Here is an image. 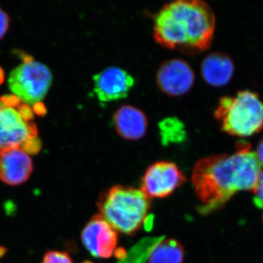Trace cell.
I'll return each instance as SVG.
<instances>
[{
    "instance_id": "6da1fadb",
    "label": "cell",
    "mask_w": 263,
    "mask_h": 263,
    "mask_svg": "<svg viewBox=\"0 0 263 263\" xmlns=\"http://www.w3.org/2000/svg\"><path fill=\"white\" fill-rule=\"evenodd\" d=\"M261 164L250 143L238 142L232 155H212L195 163L192 183L200 205L198 212L207 215L226 205L240 191L254 193Z\"/></svg>"
},
{
    "instance_id": "7a4b0ae2",
    "label": "cell",
    "mask_w": 263,
    "mask_h": 263,
    "mask_svg": "<svg viewBox=\"0 0 263 263\" xmlns=\"http://www.w3.org/2000/svg\"><path fill=\"white\" fill-rule=\"evenodd\" d=\"M215 15L201 0H177L162 7L155 18L154 36L164 47L204 51L212 45Z\"/></svg>"
},
{
    "instance_id": "3957f363",
    "label": "cell",
    "mask_w": 263,
    "mask_h": 263,
    "mask_svg": "<svg viewBox=\"0 0 263 263\" xmlns=\"http://www.w3.org/2000/svg\"><path fill=\"white\" fill-rule=\"evenodd\" d=\"M151 199L141 190L116 185L100 194L99 214L116 231L134 235L146 224Z\"/></svg>"
},
{
    "instance_id": "277c9868",
    "label": "cell",
    "mask_w": 263,
    "mask_h": 263,
    "mask_svg": "<svg viewBox=\"0 0 263 263\" xmlns=\"http://www.w3.org/2000/svg\"><path fill=\"white\" fill-rule=\"evenodd\" d=\"M214 117L230 136H252L263 129V103L257 93L241 90L234 96L221 98Z\"/></svg>"
},
{
    "instance_id": "5b68a950",
    "label": "cell",
    "mask_w": 263,
    "mask_h": 263,
    "mask_svg": "<svg viewBox=\"0 0 263 263\" xmlns=\"http://www.w3.org/2000/svg\"><path fill=\"white\" fill-rule=\"evenodd\" d=\"M53 76L41 62H24L10 72L8 86L13 95L27 105L41 102L51 87Z\"/></svg>"
},
{
    "instance_id": "8992f818",
    "label": "cell",
    "mask_w": 263,
    "mask_h": 263,
    "mask_svg": "<svg viewBox=\"0 0 263 263\" xmlns=\"http://www.w3.org/2000/svg\"><path fill=\"white\" fill-rule=\"evenodd\" d=\"M185 175L174 162L158 161L143 174L141 190L148 198H164L186 182Z\"/></svg>"
},
{
    "instance_id": "52a82bcc",
    "label": "cell",
    "mask_w": 263,
    "mask_h": 263,
    "mask_svg": "<svg viewBox=\"0 0 263 263\" xmlns=\"http://www.w3.org/2000/svg\"><path fill=\"white\" fill-rule=\"evenodd\" d=\"M83 245L91 255L108 259L117 250V231L100 214H96L85 226L81 233Z\"/></svg>"
},
{
    "instance_id": "ba28073f",
    "label": "cell",
    "mask_w": 263,
    "mask_h": 263,
    "mask_svg": "<svg viewBox=\"0 0 263 263\" xmlns=\"http://www.w3.org/2000/svg\"><path fill=\"white\" fill-rule=\"evenodd\" d=\"M37 135L36 126L24 120L16 109L0 105V150L21 148Z\"/></svg>"
},
{
    "instance_id": "9c48e42d",
    "label": "cell",
    "mask_w": 263,
    "mask_h": 263,
    "mask_svg": "<svg viewBox=\"0 0 263 263\" xmlns=\"http://www.w3.org/2000/svg\"><path fill=\"white\" fill-rule=\"evenodd\" d=\"M195 82V73L184 60L171 59L159 67L157 83L159 88L171 96H180L188 92Z\"/></svg>"
},
{
    "instance_id": "30bf717a",
    "label": "cell",
    "mask_w": 263,
    "mask_h": 263,
    "mask_svg": "<svg viewBox=\"0 0 263 263\" xmlns=\"http://www.w3.org/2000/svg\"><path fill=\"white\" fill-rule=\"evenodd\" d=\"M133 76L119 67H108L94 76V91L103 103L126 98L134 86Z\"/></svg>"
},
{
    "instance_id": "8fae6325",
    "label": "cell",
    "mask_w": 263,
    "mask_h": 263,
    "mask_svg": "<svg viewBox=\"0 0 263 263\" xmlns=\"http://www.w3.org/2000/svg\"><path fill=\"white\" fill-rule=\"evenodd\" d=\"M34 170L30 156L20 147L0 150V181L15 186L28 181Z\"/></svg>"
},
{
    "instance_id": "7c38bea8",
    "label": "cell",
    "mask_w": 263,
    "mask_h": 263,
    "mask_svg": "<svg viewBox=\"0 0 263 263\" xmlns=\"http://www.w3.org/2000/svg\"><path fill=\"white\" fill-rule=\"evenodd\" d=\"M114 124L119 136L126 140L136 141L146 134L148 119L139 108L124 105L114 114Z\"/></svg>"
},
{
    "instance_id": "4fadbf2b",
    "label": "cell",
    "mask_w": 263,
    "mask_h": 263,
    "mask_svg": "<svg viewBox=\"0 0 263 263\" xmlns=\"http://www.w3.org/2000/svg\"><path fill=\"white\" fill-rule=\"evenodd\" d=\"M200 70L205 82L214 87H221L231 80L234 64L228 55L214 52L204 58Z\"/></svg>"
},
{
    "instance_id": "5bb4252c",
    "label": "cell",
    "mask_w": 263,
    "mask_h": 263,
    "mask_svg": "<svg viewBox=\"0 0 263 263\" xmlns=\"http://www.w3.org/2000/svg\"><path fill=\"white\" fill-rule=\"evenodd\" d=\"M184 249L176 239L165 238L161 240L152 251L148 263H183Z\"/></svg>"
},
{
    "instance_id": "9a60e30c",
    "label": "cell",
    "mask_w": 263,
    "mask_h": 263,
    "mask_svg": "<svg viewBox=\"0 0 263 263\" xmlns=\"http://www.w3.org/2000/svg\"><path fill=\"white\" fill-rule=\"evenodd\" d=\"M164 236L147 237L138 241L127 252L125 259L118 263H145L149 258L156 246L163 239Z\"/></svg>"
},
{
    "instance_id": "2e32d148",
    "label": "cell",
    "mask_w": 263,
    "mask_h": 263,
    "mask_svg": "<svg viewBox=\"0 0 263 263\" xmlns=\"http://www.w3.org/2000/svg\"><path fill=\"white\" fill-rule=\"evenodd\" d=\"M160 130L162 143H180L186 138L183 123L177 118H167L160 123Z\"/></svg>"
},
{
    "instance_id": "e0dca14e",
    "label": "cell",
    "mask_w": 263,
    "mask_h": 263,
    "mask_svg": "<svg viewBox=\"0 0 263 263\" xmlns=\"http://www.w3.org/2000/svg\"><path fill=\"white\" fill-rule=\"evenodd\" d=\"M41 263H73V261L67 252L50 250L44 254Z\"/></svg>"
},
{
    "instance_id": "ac0fdd59",
    "label": "cell",
    "mask_w": 263,
    "mask_h": 263,
    "mask_svg": "<svg viewBox=\"0 0 263 263\" xmlns=\"http://www.w3.org/2000/svg\"><path fill=\"white\" fill-rule=\"evenodd\" d=\"M21 148L29 155H36L39 153L41 149V142L37 139V138H32L26 141Z\"/></svg>"
},
{
    "instance_id": "d6986e66",
    "label": "cell",
    "mask_w": 263,
    "mask_h": 263,
    "mask_svg": "<svg viewBox=\"0 0 263 263\" xmlns=\"http://www.w3.org/2000/svg\"><path fill=\"white\" fill-rule=\"evenodd\" d=\"M254 202L256 206L263 208V172L259 176L258 183L254 191Z\"/></svg>"
},
{
    "instance_id": "ffe728a7",
    "label": "cell",
    "mask_w": 263,
    "mask_h": 263,
    "mask_svg": "<svg viewBox=\"0 0 263 263\" xmlns=\"http://www.w3.org/2000/svg\"><path fill=\"white\" fill-rule=\"evenodd\" d=\"M10 27V17L6 12L0 8V40L5 37Z\"/></svg>"
},
{
    "instance_id": "44dd1931",
    "label": "cell",
    "mask_w": 263,
    "mask_h": 263,
    "mask_svg": "<svg viewBox=\"0 0 263 263\" xmlns=\"http://www.w3.org/2000/svg\"><path fill=\"white\" fill-rule=\"evenodd\" d=\"M18 111L24 120L27 122H29V121L33 119V111L28 105H20Z\"/></svg>"
},
{
    "instance_id": "7402d4cb",
    "label": "cell",
    "mask_w": 263,
    "mask_h": 263,
    "mask_svg": "<svg viewBox=\"0 0 263 263\" xmlns=\"http://www.w3.org/2000/svg\"><path fill=\"white\" fill-rule=\"evenodd\" d=\"M256 155H257L259 163L263 165V137L259 141L258 145H257Z\"/></svg>"
},
{
    "instance_id": "603a6c76",
    "label": "cell",
    "mask_w": 263,
    "mask_h": 263,
    "mask_svg": "<svg viewBox=\"0 0 263 263\" xmlns=\"http://www.w3.org/2000/svg\"><path fill=\"white\" fill-rule=\"evenodd\" d=\"M33 111L40 116L44 115L46 113V109L45 108V105L41 103V102H39L34 104Z\"/></svg>"
},
{
    "instance_id": "cb8c5ba5",
    "label": "cell",
    "mask_w": 263,
    "mask_h": 263,
    "mask_svg": "<svg viewBox=\"0 0 263 263\" xmlns=\"http://www.w3.org/2000/svg\"><path fill=\"white\" fill-rule=\"evenodd\" d=\"M5 80V72L3 69L0 67V84H3Z\"/></svg>"
},
{
    "instance_id": "d4e9b609",
    "label": "cell",
    "mask_w": 263,
    "mask_h": 263,
    "mask_svg": "<svg viewBox=\"0 0 263 263\" xmlns=\"http://www.w3.org/2000/svg\"><path fill=\"white\" fill-rule=\"evenodd\" d=\"M5 252H6V249L4 248V247H0V257L4 255Z\"/></svg>"
},
{
    "instance_id": "484cf974",
    "label": "cell",
    "mask_w": 263,
    "mask_h": 263,
    "mask_svg": "<svg viewBox=\"0 0 263 263\" xmlns=\"http://www.w3.org/2000/svg\"><path fill=\"white\" fill-rule=\"evenodd\" d=\"M81 263H94V262H91V261L86 260V261H84V262H81Z\"/></svg>"
},
{
    "instance_id": "4316f807",
    "label": "cell",
    "mask_w": 263,
    "mask_h": 263,
    "mask_svg": "<svg viewBox=\"0 0 263 263\" xmlns=\"http://www.w3.org/2000/svg\"><path fill=\"white\" fill-rule=\"evenodd\" d=\"M262 220H263V217H262Z\"/></svg>"
}]
</instances>
